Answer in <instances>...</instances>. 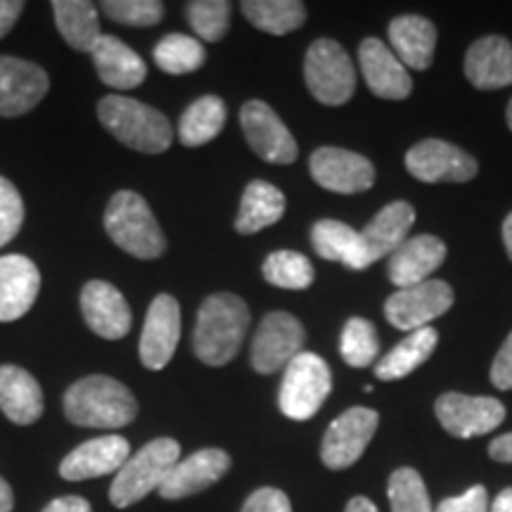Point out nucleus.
Here are the masks:
<instances>
[{"label": "nucleus", "instance_id": "f257e3e1", "mask_svg": "<svg viewBox=\"0 0 512 512\" xmlns=\"http://www.w3.org/2000/svg\"><path fill=\"white\" fill-rule=\"evenodd\" d=\"M249 309L238 294L216 292L200 306L192 349L202 363L221 368L240 354L249 328Z\"/></svg>", "mask_w": 512, "mask_h": 512}, {"label": "nucleus", "instance_id": "f03ea898", "mask_svg": "<svg viewBox=\"0 0 512 512\" xmlns=\"http://www.w3.org/2000/svg\"><path fill=\"white\" fill-rule=\"evenodd\" d=\"M69 422L91 430H119L138 418V401L124 382L110 375H88L64 394Z\"/></svg>", "mask_w": 512, "mask_h": 512}, {"label": "nucleus", "instance_id": "7ed1b4c3", "mask_svg": "<svg viewBox=\"0 0 512 512\" xmlns=\"http://www.w3.org/2000/svg\"><path fill=\"white\" fill-rule=\"evenodd\" d=\"M98 117L102 126L119 143L136 152L162 155L174 143V128H171L169 119L140 100L124 98V95H107L100 100Z\"/></svg>", "mask_w": 512, "mask_h": 512}, {"label": "nucleus", "instance_id": "20e7f679", "mask_svg": "<svg viewBox=\"0 0 512 512\" xmlns=\"http://www.w3.org/2000/svg\"><path fill=\"white\" fill-rule=\"evenodd\" d=\"M105 230L114 245L136 259H159L166 252L162 228L138 192L121 190L112 195L105 211Z\"/></svg>", "mask_w": 512, "mask_h": 512}, {"label": "nucleus", "instance_id": "39448f33", "mask_svg": "<svg viewBox=\"0 0 512 512\" xmlns=\"http://www.w3.org/2000/svg\"><path fill=\"white\" fill-rule=\"evenodd\" d=\"M178 460H181V444L176 439L162 437L145 444L112 479L110 501L114 508H131L157 491Z\"/></svg>", "mask_w": 512, "mask_h": 512}, {"label": "nucleus", "instance_id": "423d86ee", "mask_svg": "<svg viewBox=\"0 0 512 512\" xmlns=\"http://www.w3.org/2000/svg\"><path fill=\"white\" fill-rule=\"evenodd\" d=\"M330 389L332 375L328 363L318 354L302 351L285 368L283 384H280L278 394L280 413L297 422L311 420L330 396Z\"/></svg>", "mask_w": 512, "mask_h": 512}, {"label": "nucleus", "instance_id": "0eeeda50", "mask_svg": "<svg viewBox=\"0 0 512 512\" xmlns=\"http://www.w3.org/2000/svg\"><path fill=\"white\" fill-rule=\"evenodd\" d=\"M304 79L313 98L328 107H339L356 91V69L347 50L332 38L311 43L304 60Z\"/></svg>", "mask_w": 512, "mask_h": 512}, {"label": "nucleus", "instance_id": "6e6552de", "mask_svg": "<svg viewBox=\"0 0 512 512\" xmlns=\"http://www.w3.org/2000/svg\"><path fill=\"white\" fill-rule=\"evenodd\" d=\"M377 427H380V415L373 408L354 406L339 415L337 420L330 422L323 444H320L323 465L330 470H349L366 453Z\"/></svg>", "mask_w": 512, "mask_h": 512}, {"label": "nucleus", "instance_id": "1a4fd4ad", "mask_svg": "<svg viewBox=\"0 0 512 512\" xmlns=\"http://www.w3.org/2000/svg\"><path fill=\"white\" fill-rule=\"evenodd\" d=\"M304 342V325L292 313L273 311L261 320L256 330L249 361L259 375H273L290 366L294 356L302 354Z\"/></svg>", "mask_w": 512, "mask_h": 512}, {"label": "nucleus", "instance_id": "9d476101", "mask_svg": "<svg viewBox=\"0 0 512 512\" xmlns=\"http://www.w3.org/2000/svg\"><path fill=\"white\" fill-rule=\"evenodd\" d=\"M451 285L444 280H425V283L396 290L384 302V316L394 328L413 332L420 328H430L432 320L444 316L453 306Z\"/></svg>", "mask_w": 512, "mask_h": 512}, {"label": "nucleus", "instance_id": "9b49d317", "mask_svg": "<svg viewBox=\"0 0 512 512\" xmlns=\"http://www.w3.org/2000/svg\"><path fill=\"white\" fill-rule=\"evenodd\" d=\"M441 427L456 439H472L494 432L505 420V406L491 396H467L458 392L441 394L434 403Z\"/></svg>", "mask_w": 512, "mask_h": 512}, {"label": "nucleus", "instance_id": "f8f14e48", "mask_svg": "<svg viewBox=\"0 0 512 512\" xmlns=\"http://www.w3.org/2000/svg\"><path fill=\"white\" fill-rule=\"evenodd\" d=\"M406 169L422 183H467L477 176L479 164L460 147L439 138H427L408 150Z\"/></svg>", "mask_w": 512, "mask_h": 512}, {"label": "nucleus", "instance_id": "ddd939ff", "mask_svg": "<svg viewBox=\"0 0 512 512\" xmlns=\"http://www.w3.org/2000/svg\"><path fill=\"white\" fill-rule=\"evenodd\" d=\"M240 126L247 143L261 159L271 164H292L299 155L297 140L271 105L249 100L240 110Z\"/></svg>", "mask_w": 512, "mask_h": 512}, {"label": "nucleus", "instance_id": "4468645a", "mask_svg": "<svg viewBox=\"0 0 512 512\" xmlns=\"http://www.w3.org/2000/svg\"><path fill=\"white\" fill-rule=\"evenodd\" d=\"M309 171L320 188L339 195H356L375 185L373 162L342 147H318L309 159Z\"/></svg>", "mask_w": 512, "mask_h": 512}, {"label": "nucleus", "instance_id": "2eb2a0df", "mask_svg": "<svg viewBox=\"0 0 512 512\" xmlns=\"http://www.w3.org/2000/svg\"><path fill=\"white\" fill-rule=\"evenodd\" d=\"M181 339V304L171 294H157L147 309L140 335V361L147 370H162L176 354Z\"/></svg>", "mask_w": 512, "mask_h": 512}, {"label": "nucleus", "instance_id": "dca6fc26", "mask_svg": "<svg viewBox=\"0 0 512 512\" xmlns=\"http://www.w3.org/2000/svg\"><path fill=\"white\" fill-rule=\"evenodd\" d=\"M230 463L233 460L223 448H200L192 456L178 460L157 494L164 501H181V498L202 494L228 475Z\"/></svg>", "mask_w": 512, "mask_h": 512}, {"label": "nucleus", "instance_id": "f3484780", "mask_svg": "<svg viewBox=\"0 0 512 512\" xmlns=\"http://www.w3.org/2000/svg\"><path fill=\"white\" fill-rule=\"evenodd\" d=\"M48 74L29 60L0 55V117H22L46 98Z\"/></svg>", "mask_w": 512, "mask_h": 512}, {"label": "nucleus", "instance_id": "a211bd4d", "mask_svg": "<svg viewBox=\"0 0 512 512\" xmlns=\"http://www.w3.org/2000/svg\"><path fill=\"white\" fill-rule=\"evenodd\" d=\"M131 458V446L119 434H105L91 441H83L74 451H69L60 463V477L67 482H83L105 475H117Z\"/></svg>", "mask_w": 512, "mask_h": 512}, {"label": "nucleus", "instance_id": "6ab92c4d", "mask_svg": "<svg viewBox=\"0 0 512 512\" xmlns=\"http://www.w3.org/2000/svg\"><path fill=\"white\" fill-rule=\"evenodd\" d=\"M81 313L86 325L102 339H121L133 323L131 306L112 283L91 280L81 290Z\"/></svg>", "mask_w": 512, "mask_h": 512}, {"label": "nucleus", "instance_id": "aec40b11", "mask_svg": "<svg viewBox=\"0 0 512 512\" xmlns=\"http://www.w3.org/2000/svg\"><path fill=\"white\" fill-rule=\"evenodd\" d=\"M363 79L377 98L403 100L413 91V79L408 69L399 62V57L387 48L380 38H366L358 48Z\"/></svg>", "mask_w": 512, "mask_h": 512}, {"label": "nucleus", "instance_id": "412c9836", "mask_svg": "<svg viewBox=\"0 0 512 512\" xmlns=\"http://www.w3.org/2000/svg\"><path fill=\"white\" fill-rule=\"evenodd\" d=\"M41 290V273L29 256H0V323L27 316Z\"/></svg>", "mask_w": 512, "mask_h": 512}, {"label": "nucleus", "instance_id": "4be33fe9", "mask_svg": "<svg viewBox=\"0 0 512 512\" xmlns=\"http://www.w3.org/2000/svg\"><path fill=\"white\" fill-rule=\"evenodd\" d=\"M446 245L434 235H418V238H406L394 254L389 256L387 275L396 285V290L420 285L430 280V275L444 264Z\"/></svg>", "mask_w": 512, "mask_h": 512}, {"label": "nucleus", "instance_id": "5701e85b", "mask_svg": "<svg viewBox=\"0 0 512 512\" xmlns=\"http://www.w3.org/2000/svg\"><path fill=\"white\" fill-rule=\"evenodd\" d=\"M465 76L479 91L512 86V43L503 36H484L465 55Z\"/></svg>", "mask_w": 512, "mask_h": 512}, {"label": "nucleus", "instance_id": "b1692460", "mask_svg": "<svg viewBox=\"0 0 512 512\" xmlns=\"http://www.w3.org/2000/svg\"><path fill=\"white\" fill-rule=\"evenodd\" d=\"M91 55L100 81L117 88V91H131V88H138L145 81V60L117 36L102 34Z\"/></svg>", "mask_w": 512, "mask_h": 512}, {"label": "nucleus", "instance_id": "393cba45", "mask_svg": "<svg viewBox=\"0 0 512 512\" xmlns=\"http://www.w3.org/2000/svg\"><path fill=\"white\" fill-rule=\"evenodd\" d=\"M389 43L403 67L425 72L437 50V27L420 15H401L389 24Z\"/></svg>", "mask_w": 512, "mask_h": 512}, {"label": "nucleus", "instance_id": "a878e982", "mask_svg": "<svg viewBox=\"0 0 512 512\" xmlns=\"http://www.w3.org/2000/svg\"><path fill=\"white\" fill-rule=\"evenodd\" d=\"M415 223V209L413 204L396 200L387 204L380 214H375V219L361 230V242L363 252H366L368 266H373L375 261H380L382 256H392L394 249L406 242L408 230Z\"/></svg>", "mask_w": 512, "mask_h": 512}, {"label": "nucleus", "instance_id": "bb28decb", "mask_svg": "<svg viewBox=\"0 0 512 512\" xmlns=\"http://www.w3.org/2000/svg\"><path fill=\"white\" fill-rule=\"evenodd\" d=\"M0 411L15 425H34L43 415L41 384L29 370L0 366Z\"/></svg>", "mask_w": 512, "mask_h": 512}, {"label": "nucleus", "instance_id": "cd10ccee", "mask_svg": "<svg viewBox=\"0 0 512 512\" xmlns=\"http://www.w3.org/2000/svg\"><path fill=\"white\" fill-rule=\"evenodd\" d=\"M311 245L320 259L339 261V264L351 268V271L368 268L361 233L347 226V223L335 219H323L313 223Z\"/></svg>", "mask_w": 512, "mask_h": 512}, {"label": "nucleus", "instance_id": "c85d7f7f", "mask_svg": "<svg viewBox=\"0 0 512 512\" xmlns=\"http://www.w3.org/2000/svg\"><path fill=\"white\" fill-rule=\"evenodd\" d=\"M287 209L285 195L268 181H252L242 192L235 230L240 235H254L283 219Z\"/></svg>", "mask_w": 512, "mask_h": 512}, {"label": "nucleus", "instance_id": "c756f323", "mask_svg": "<svg viewBox=\"0 0 512 512\" xmlns=\"http://www.w3.org/2000/svg\"><path fill=\"white\" fill-rule=\"evenodd\" d=\"M437 344L439 335L434 328H420L408 332L406 339H401L389 354H384L380 361L375 363L377 380L394 382L401 380V377H408L434 354Z\"/></svg>", "mask_w": 512, "mask_h": 512}, {"label": "nucleus", "instance_id": "7c9ffc66", "mask_svg": "<svg viewBox=\"0 0 512 512\" xmlns=\"http://www.w3.org/2000/svg\"><path fill=\"white\" fill-rule=\"evenodd\" d=\"M55 24L64 41L79 53H93L102 38L98 10L88 0H55Z\"/></svg>", "mask_w": 512, "mask_h": 512}, {"label": "nucleus", "instance_id": "2f4dec72", "mask_svg": "<svg viewBox=\"0 0 512 512\" xmlns=\"http://www.w3.org/2000/svg\"><path fill=\"white\" fill-rule=\"evenodd\" d=\"M226 102L216 95L195 100L178 121V138L185 147H200L214 140L226 126Z\"/></svg>", "mask_w": 512, "mask_h": 512}, {"label": "nucleus", "instance_id": "473e14b6", "mask_svg": "<svg viewBox=\"0 0 512 512\" xmlns=\"http://www.w3.org/2000/svg\"><path fill=\"white\" fill-rule=\"evenodd\" d=\"M242 15L259 31L285 36L306 22V8L299 0H245Z\"/></svg>", "mask_w": 512, "mask_h": 512}, {"label": "nucleus", "instance_id": "72a5a7b5", "mask_svg": "<svg viewBox=\"0 0 512 512\" xmlns=\"http://www.w3.org/2000/svg\"><path fill=\"white\" fill-rule=\"evenodd\" d=\"M207 60V50L197 38L185 34H169L155 46V64L166 74L197 72Z\"/></svg>", "mask_w": 512, "mask_h": 512}, {"label": "nucleus", "instance_id": "f704fd0d", "mask_svg": "<svg viewBox=\"0 0 512 512\" xmlns=\"http://www.w3.org/2000/svg\"><path fill=\"white\" fill-rule=\"evenodd\" d=\"M261 271H264L266 283L280 287V290H306L316 278L311 261L304 254L290 252V249L268 254Z\"/></svg>", "mask_w": 512, "mask_h": 512}, {"label": "nucleus", "instance_id": "c9c22d12", "mask_svg": "<svg viewBox=\"0 0 512 512\" xmlns=\"http://www.w3.org/2000/svg\"><path fill=\"white\" fill-rule=\"evenodd\" d=\"M344 363L351 368H368L377 361L380 354V339H377L375 325L366 318H349L339 339Z\"/></svg>", "mask_w": 512, "mask_h": 512}, {"label": "nucleus", "instance_id": "e433bc0d", "mask_svg": "<svg viewBox=\"0 0 512 512\" xmlns=\"http://www.w3.org/2000/svg\"><path fill=\"white\" fill-rule=\"evenodd\" d=\"M387 496L392 512H434L427 486L422 482L420 472L413 467H399L392 472Z\"/></svg>", "mask_w": 512, "mask_h": 512}, {"label": "nucleus", "instance_id": "4c0bfd02", "mask_svg": "<svg viewBox=\"0 0 512 512\" xmlns=\"http://www.w3.org/2000/svg\"><path fill=\"white\" fill-rule=\"evenodd\" d=\"M230 10L233 5L228 0H192L188 5V22L202 41L216 43L228 34Z\"/></svg>", "mask_w": 512, "mask_h": 512}, {"label": "nucleus", "instance_id": "58836bf2", "mask_svg": "<svg viewBox=\"0 0 512 512\" xmlns=\"http://www.w3.org/2000/svg\"><path fill=\"white\" fill-rule=\"evenodd\" d=\"M102 10L126 27H155L164 19V3L159 0H105Z\"/></svg>", "mask_w": 512, "mask_h": 512}, {"label": "nucleus", "instance_id": "ea45409f", "mask_svg": "<svg viewBox=\"0 0 512 512\" xmlns=\"http://www.w3.org/2000/svg\"><path fill=\"white\" fill-rule=\"evenodd\" d=\"M24 202L15 185L0 176V247H5L22 230Z\"/></svg>", "mask_w": 512, "mask_h": 512}, {"label": "nucleus", "instance_id": "a19ab883", "mask_svg": "<svg viewBox=\"0 0 512 512\" xmlns=\"http://www.w3.org/2000/svg\"><path fill=\"white\" fill-rule=\"evenodd\" d=\"M489 505V491L482 484H475L463 496L444 498L434 512H489Z\"/></svg>", "mask_w": 512, "mask_h": 512}, {"label": "nucleus", "instance_id": "79ce46f5", "mask_svg": "<svg viewBox=\"0 0 512 512\" xmlns=\"http://www.w3.org/2000/svg\"><path fill=\"white\" fill-rule=\"evenodd\" d=\"M240 512H292V503L285 491L273 489V486H264V489H256L254 494L247 498Z\"/></svg>", "mask_w": 512, "mask_h": 512}, {"label": "nucleus", "instance_id": "37998d69", "mask_svg": "<svg viewBox=\"0 0 512 512\" xmlns=\"http://www.w3.org/2000/svg\"><path fill=\"white\" fill-rule=\"evenodd\" d=\"M491 382L496 389L510 392L512 389V332L503 342L501 351H498L494 363H491Z\"/></svg>", "mask_w": 512, "mask_h": 512}, {"label": "nucleus", "instance_id": "c03bdc74", "mask_svg": "<svg viewBox=\"0 0 512 512\" xmlns=\"http://www.w3.org/2000/svg\"><path fill=\"white\" fill-rule=\"evenodd\" d=\"M22 10H24L22 0H0V38L10 34V29L17 24Z\"/></svg>", "mask_w": 512, "mask_h": 512}, {"label": "nucleus", "instance_id": "a18cd8bd", "mask_svg": "<svg viewBox=\"0 0 512 512\" xmlns=\"http://www.w3.org/2000/svg\"><path fill=\"white\" fill-rule=\"evenodd\" d=\"M41 512H93L91 503L81 496H62L50 501Z\"/></svg>", "mask_w": 512, "mask_h": 512}, {"label": "nucleus", "instance_id": "49530a36", "mask_svg": "<svg viewBox=\"0 0 512 512\" xmlns=\"http://www.w3.org/2000/svg\"><path fill=\"white\" fill-rule=\"evenodd\" d=\"M489 456L496 460V463H508L512 465V432L501 434L489 444Z\"/></svg>", "mask_w": 512, "mask_h": 512}, {"label": "nucleus", "instance_id": "de8ad7c7", "mask_svg": "<svg viewBox=\"0 0 512 512\" xmlns=\"http://www.w3.org/2000/svg\"><path fill=\"white\" fill-rule=\"evenodd\" d=\"M489 512H512V486L503 489L501 494L494 498V503L489 505Z\"/></svg>", "mask_w": 512, "mask_h": 512}, {"label": "nucleus", "instance_id": "09e8293b", "mask_svg": "<svg viewBox=\"0 0 512 512\" xmlns=\"http://www.w3.org/2000/svg\"><path fill=\"white\" fill-rule=\"evenodd\" d=\"M12 508H15V494L10 484L0 477V512H12Z\"/></svg>", "mask_w": 512, "mask_h": 512}, {"label": "nucleus", "instance_id": "8fccbe9b", "mask_svg": "<svg viewBox=\"0 0 512 512\" xmlns=\"http://www.w3.org/2000/svg\"><path fill=\"white\" fill-rule=\"evenodd\" d=\"M344 512H380V510H377V505L370 501V498L356 496V498H351L347 510Z\"/></svg>", "mask_w": 512, "mask_h": 512}, {"label": "nucleus", "instance_id": "3c124183", "mask_svg": "<svg viewBox=\"0 0 512 512\" xmlns=\"http://www.w3.org/2000/svg\"><path fill=\"white\" fill-rule=\"evenodd\" d=\"M503 242H505V249H508L510 261H512V211L508 214V219L503 221Z\"/></svg>", "mask_w": 512, "mask_h": 512}, {"label": "nucleus", "instance_id": "603ef678", "mask_svg": "<svg viewBox=\"0 0 512 512\" xmlns=\"http://www.w3.org/2000/svg\"><path fill=\"white\" fill-rule=\"evenodd\" d=\"M505 119H508V126H510V131H512V100L508 102V112H505Z\"/></svg>", "mask_w": 512, "mask_h": 512}]
</instances>
